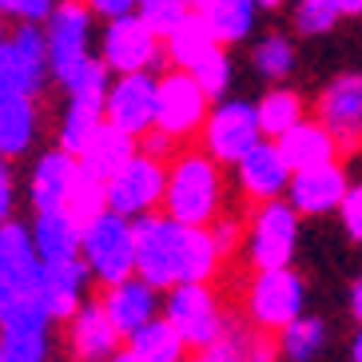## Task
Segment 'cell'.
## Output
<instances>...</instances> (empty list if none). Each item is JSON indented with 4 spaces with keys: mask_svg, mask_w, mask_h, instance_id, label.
I'll return each mask as SVG.
<instances>
[{
    "mask_svg": "<svg viewBox=\"0 0 362 362\" xmlns=\"http://www.w3.org/2000/svg\"><path fill=\"white\" fill-rule=\"evenodd\" d=\"M298 219L303 215L291 207V199H267L255 203V211L247 219L243 235V255L251 271H271V267H291L298 251Z\"/></svg>",
    "mask_w": 362,
    "mask_h": 362,
    "instance_id": "52a82bcc",
    "label": "cell"
},
{
    "mask_svg": "<svg viewBox=\"0 0 362 362\" xmlns=\"http://www.w3.org/2000/svg\"><path fill=\"white\" fill-rule=\"evenodd\" d=\"M251 68H255L263 80H271V84L287 80V76L295 72V44H291V36L263 33L255 40V48H251Z\"/></svg>",
    "mask_w": 362,
    "mask_h": 362,
    "instance_id": "d6a6232c",
    "label": "cell"
},
{
    "mask_svg": "<svg viewBox=\"0 0 362 362\" xmlns=\"http://www.w3.org/2000/svg\"><path fill=\"white\" fill-rule=\"evenodd\" d=\"M315 116L327 124V132L339 139L342 151L362 148V72L334 76L315 100Z\"/></svg>",
    "mask_w": 362,
    "mask_h": 362,
    "instance_id": "5bb4252c",
    "label": "cell"
},
{
    "mask_svg": "<svg viewBox=\"0 0 362 362\" xmlns=\"http://www.w3.org/2000/svg\"><path fill=\"white\" fill-rule=\"evenodd\" d=\"M100 60L116 76L128 72H156V68L168 60V48H163V36L151 28L139 12L128 16H116V21H104V33H100Z\"/></svg>",
    "mask_w": 362,
    "mask_h": 362,
    "instance_id": "8fae6325",
    "label": "cell"
},
{
    "mask_svg": "<svg viewBox=\"0 0 362 362\" xmlns=\"http://www.w3.org/2000/svg\"><path fill=\"white\" fill-rule=\"evenodd\" d=\"M351 319L362 322V275L354 279V287H351Z\"/></svg>",
    "mask_w": 362,
    "mask_h": 362,
    "instance_id": "f6af8a7d",
    "label": "cell"
},
{
    "mask_svg": "<svg viewBox=\"0 0 362 362\" xmlns=\"http://www.w3.org/2000/svg\"><path fill=\"white\" fill-rule=\"evenodd\" d=\"M279 342H271L263 330H227L223 339L207 346V351H192L187 362H279Z\"/></svg>",
    "mask_w": 362,
    "mask_h": 362,
    "instance_id": "4316f807",
    "label": "cell"
},
{
    "mask_svg": "<svg viewBox=\"0 0 362 362\" xmlns=\"http://www.w3.org/2000/svg\"><path fill=\"white\" fill-rule=\"evenodd\" d=\"M136 12H139V16H144V21H148L160 36H168L192 8H187V0H139Z\"/></svg>",
    "mask_w": 362,
    "mask_h": 362,
    "instance_id": "74e56055",
    "label": "cell"
},
{
    "mask_svg": "<svg viewBox=\"0 0 362 362\" xmlns=\"http://www.w3.org/2000/svg\"><path fill=\"white\" fill-rule=\"evenodd\" d=\"M4 36H8V33H4V28H0V40H4Z\"/></svg>",
    "mask_w": 362,
    "mask_h": 362,
    "instance_id": "f5cc1de1",
    "label": "cell"
},
{
    "mask_svg": "<svg viewBox=\"0 0 362 362\" xmlns=\"http://www.w3.org/2000/svg\"><path fill=\"white\" fill-rule=\"evenodd\" d=\"M64 211L72 215V219H76L80 227L92 223V219H96L100 211H107V183H104V180H96V175H88V171L80 168V180H76L72 195H68Z\"/></svg>",
    "mask_w": 362,
    "mask_h": 362,
    "instance_id": "d590c367",
    "label": "cell"
},
{
    "mask_svg": "<svg viewBox=\"0 0 362 362\" xmlns=\"http://www.w3.org/2000/svg\"><path fill=\"white\" fill-rule=\"evenodd\" d=\"M56 4L60 0H4V16H12L16 24H44Z\"/></svg>",
    "mask_w": 362,
    "mask_h": 362,
    "instance_id": "f35d334b",
    "label": "cell"
},
{
    "mask_svg": "<svg viewBox=\"0 0 362 362\" xmlns=\"http://www.w3.org/2000/svg\"><path fill=\"white\" fill-rule=\"evenodd\" d=\"M351 362H362V322H358V330H354V339H351Z\"/></svg>",
    "mask_w": 362,
    "mask_h": 362,
    "instance_id": "7dc6e473",
    "label": "cell"
},
{
    "mask_svg": "<svg viewBox=\"0 0 362 362\" xmlns=\"http://www.w3.org/2000/svg\"><path fill=\"white\" fill-rule=\"evenodd\" d=\"M192 76L203 84V92L211 100H227V92H231V76H235V64L231 56H227V44H219L215 52H207L199 60V64L192 68Z\"/></svg>",
    "mask_w": 362,
    "mask_h": 362,
    "instance_id": "8d00e7d4",
    "label": "cell"
},
{
    "mask_svg": "<svg viewBox=\"0 0 362 362\" xmlns=\"http://www.w3.org/2000/svg\"><path fill=\"white\" fill-rule=\"evenodd\" d=\"M330 342V330L319 315H298L291 327L279 330V354L287 362H319Z\"/></svg>",
    "mask_w": 362,
    "mask_h": 362,
    "instance_id": "1f68e13d",
    "label": "cell"
},
{
    "mask_svg": "<svg viewBox=\"0 0 362 362\" xmlns=\"http://www.w3.org/2000/svg\"><path fill=\"white\" fill-rule=\"evenodd\" d=\"M227 207L223 163L203 148H180L168 160V195L163 211L180 223L211 227Z\"/></svg>",
    "mask_w": 362,
    "mask_h": 362,
    "instance_id": "3957f363",
    "label": "cell"
},
{
    "mask_svg": "<svg viewBox=\"0 0 362 362\" xmlns=\"http://www.w3.org/2000/svg\"><path fill=\"white\" fill-rule=\"evenodd\" d=\"M139 151V139L128 136L124 128H116V124H104V128L92 136V144H88L84 151H80V168L88 171V175H96V180H112L124 163L132 160Z\"/></svg>",
    "mask_w": 362,
    "mask_h": 362,
    "instance_id": "484cf974",
    "label": "cell"
},
{
    "mask_svg": "<svg viewBox=\"0 0 362 362\" xmlns=\"http://www.w3.org/2000/svg\"><path fill=\"white\" fill-rule=\"evenodd\" d=\"M96 279L84 259H64V263H44V298L56 322H68L76 310L88 303V287Z\"/></svg>",
    "mask_w": 362,
    "mask_h": 362,
    "instance_id": "44dd1931",
    "label": "cell"
},
{
    "mask_svg": "<svg viewBox=\"0 0 362 362\" xmlns=\"http://www.w3.org/2000/svg\"><path fill=\"white\" fill-rule=\"evenodd\" d=\"M104 100L107 96H88V92H68L64 107H60V119H56V148L72 151L80 160V151L92 144L100 128L107 124L104 116Z\"/></svg>",
    "mask_w": 362,
    "mask_h": 362,
    "instance_id": "603a6c76",
    "label": "cell"
},
{
    "mask_svg": "<svg viewBox=\"0 0 362 362\" xmlns=\"http://www.w3.org/2000/svg\"><path fill=\"white\" fill-rule=\"evenodd\" d=\"M247 322L263 334H279L283 327L307 315V283L295 267H271V271H255L243 295Z\"/></svg>",
    "mask_w": 362,
    "mask_h": 362,
    "instance_id": "8992f818",
    "label": "cell"
},
{
    "mask_svg": "<svg viewBox=\"0 0 362 362\" xmlns=\"http://www.w3.org/2000/svg\"><path fill=\"white\" fill-rule=\"evenodd\" d=\"M291 175L283 151H279L275 139H263L247 151L243 160L235 163V180H239V192L251 203H267V199H283L291 187Z\"/></svg>",
    "mask_w": 362,
    "mask_h": 362,
    "instance_id": "ac0fdd59",
    "label": "cell"
},
{
    "mask_svg": "<svg viewBox=\"0 0 362 362\" xmlns=\"http://www.w3.org/2000/svg\"><path fill=\"white\" fill-rule=\"evenodd\" d=\"M207 4H211V0H187V8H192V12H203Z\"/></svg>",
    "mask_w": 362,
    "mask_h": 362,
    "instance_id": "f907efd6",
    "label": "cell"
},
{
    "mask_svg": "<svg viewBox=\"0 0 362 362\" xmlns=\"http://www.w3.org/2000/svg\"><path fill=\"white\" fill-rule=\"evenodd\" d=\"M107 362H139V358H136V354L128 351V346H124V351H116V354H112V358H107Z\"/></svg>",
    "mask_w": 362,
    "mask_h": 362,
    "instance_id": "681fc988",
    "label": "cell"
},
{
    "mask_svg": "<svg viewBox=\"0 0 362 362\" xmlns=\"http://www.w3.org/2000/svg\"><path fill=\"white\" fill-rule=\"evenodd\" d=\"M139 362H187L192 358V346L183 342V334L171 327L168 319H151L148 327H139L128 342H124Z\"/></svg>",
    "mask_w": 362,
    "mask_h": 362,
    "instance_id": "f1b7e54d",
    "label": "cell"
},
{
    "mask_svg": "<svg viewBox=\"0 0 362 362\" xmlns=\"http://www.w3.org/2000/svg\"><path fill=\"white\" fill-rule=\"evenodd\" d=\"M203 151H211L215 160L223 163V168H235V163L243 160L247 151L263 144V128H259V112L255 104H247V100H215L211 116L203 124Z\"/></svg>",
    "mask_w": 362,
    "mask_h": 362,
    "instance_id": "4fadbf2b",
    "label": "cell"
},
{
    "mask_svg": "<svg viewBox=\"0 0 362 362\" xmlns=\"http://www.w3.org/2000/svg\"><path fill=\"white\" fill-rule=\"evenodd\" d=\"M44 298V259L33 243L28 223H0V330L52 327Z\"/></svg>",
    "mask_w": 362,
    "mask_h": 362,
    "instance_id": "7a4b0ae2",
    "label": "cell"
},
{
    "mask_svg": "<svg viewBox=\"0 0 362 362\" xmlns=\"http://www.w3.org/2000/svg\"><path fill=\"white\" fill-rule=\"evenodd\" d=\"M16 219V175H12V160L0 156V223Z\"/></svg>",
    "mask_w": 362,
    "mask_h": 362,
    "instance_id": "60d3db41",
    "label": "cell"
},
{
    "mask_svg": "<svg viewBox=\"0 0 362 362\" xmlns=\"http://www.w3.org/2000/svg\"><path fill=\"white\" fill-rule=\"evenodd\" d=\"M259 12H263V8H259L255 0H211V4L199 12V16L207 21V28L215 33V40L231 48V44L251 40Z\"/></svg>",
    "mask_w": 362,
    "mask_h": 362,
    "instance_id": "f546056e",
    "label": "cell"
},
{
    "mask_svg": "<svg viewBox=\"0 0 362 362\" xmlns=\"http://www.w3.org/2000/svg\"><path fill=\"white\" fill-rule=\"evenodd\" d=\"M33 243L40 251L44 263H64V259H80V243H84V227L76 223L68 211H33Z\"/></svg>",
    "mask_w": 362,
    "mask_h": 362,
    "instance_id": "d4e9b609",
    "label": "cell"
},
{
    "mask_svg": "<svg viewBox=\"0 0 362 362\" xmlns=\"http://www.w3.org/2000/svg\"><path fill=\"white\" fill-rule=\"evenodd\" d=\"M279 151H283V160H287L291 171H307V168H322V163H334L339 160V139L327 132L319 116L315 119H298L295 128L287 136L275 139Z\"/></svg>",
    "mask_w": 362,
    "mask_h": 362,
    "instance_id": "7402d4cb",
    "label": "cell"
},
{
    "mask_svg": "<svg viewBox=\"0 0 362 362\" xmlns=\"http://www.w3.org/2000/svg\"><path fill=\"white\" fill-rule=\"evenodd\" d=\"M52 358V327L0 330V362H48Z\"/></svg>",
    "mask_w": 362,
    "mask_h": 362,
    "instance_id": "836d02e7",
    "label": "cell"
},
{
    "mask_svg": "<svg viewBox=\"0 0 362 362\" xmlns=\"http://www.w3.org/2000/svg\"><path fill=\"white\" fill-rule=\"evenodd\" d=\"M40 136V104L36 96H0V156L24 160Z\"/></svg>",
    "mask_w": 362,
    "mask_h": 362,
    "instance_id": "cb8c5ba5",
    "label": "cell"
},
{
    "mask_svg": "<svg viewBox=\"0 0 362 362\" xmlns=\"http://www.w3.org/2000/svg\"><path fill=\"white\" fill-rule=\"evenodd\" d=\"M100 303H104L107 319L119 327L124 339H132L139 327H148L151 319L163 315V291H156L148 279H139V275L124 279V283H116V287H104Z\"/></svg>",
    "mask_w": 362,
    "mask_h": 362,
    "instance_id": "ffe728a7",
    "label": "cell"
},
{
    "mask_svg": "<svg viewBox=\"0 0 362 362\" xmlns=\"http://www.w3.org/2000/svg\"><path fill=\"white\" fill-rule=\"evenodd\" d=\"M163 319L180 330L192 351H207L231 330L211 283H180V287L163 291Z\"/></svg>",
    "mask_w": 362,
    "mask_h": 362,
    "instance_id": "30bf717a",
    "label": "cell"
},
{
    "mask_svg": "<svg viewBox=\"0 0 362 362\" xmlns=\"http://www.w3.org/2000/svg\"><path fill=\"white\" fill-rule=\"evenodd\" d=\"M139 148L148 151V156H156V160H171L175 151H180V144L168 136V132H160V128H151L148 136L139 139Z\"/></svg>",
    "mask_w": 362,
    "mask_h": 362,
    "instance_id": "7bdbcfd3",
    "label": "cell"
},
{
    "mask_svg": "<svg viewBox=\"0 0 362 362\" xmlns=\"http://www.w3.org/2000/svg\"><path fill=\"white\" fill-rule=\"evenodd\" d=\"M163 195H168V160H156L144 148L107 180V207L128 219L163 211Z\"/></svg>",
    "mask_w": 362,
    "mask_h": 362,
    "instance_id": "7c38bea8",
    "label": "cell"
},
{
    "mask_svg": "<svg viewBox=\"0 0 362 362\" xmlns=\"http://www.w3.org/2000/svg\"><path fill=\"white\" fill-rule=\"evenodd\" d=\"M80 259L88 263L96 287H116L136 275V219L119 211H100L92 223H84Z\"/></svg>",
    "mask_w": 362,
    "mask_h": 362,
    "instance_id": "5b68a950",
    "label": "cell"
},
{
    "mask_svg": "<svg viewBox=\"0 0 362 362\" xmlns=\"http://www.w3.org/2000/svg\"><path fill=\"white\" fill-rule=\"evenodd\" d=\"M156 80L151 72H128V76H112L104 100V116L107 124L124 128L128 136L144 139L156 128Z\"/></svg>",
    "mask_w": 362,
    "mask_h": 362,
    "instance_id": "9a60e30c",
    "label": "cell"
},
{
    "mask_svg": "<svg viewBox=\"0 0 362 362\" xmlns=\"http://www.w3.org/2000/svg\"><path fill=\"white\" fill-rule=\"evenodd\" d=\"M96 12L88 8V0H60L56 12L44 21L48 33V60H52V80L60 88H72L88 68L96 64L92 52V33H96Z\"/></svg>",
    "mask_w": 362,
    "mask_h": 362,
    "instance_id": "277c9868",
    "label": "cell"
},
{
    "mask_svg": "<svg viewBox=\"0 0 362 362\" xmlns=\"http://www.w3.org/2000/svg\"><path fill=\"white\" fill-rule=\"evenodd\" d=\"M64 342H68V358L72 362H107L116 351H124V334L112 319L100 298H88L84 307L76 310L64 322Z\"/></svg>",
    "mask_w": 362,
    "mask_h": 362,
    "instance_id": "2e32d148",
    "label": "cell"
},
{
    "mask_svg": "<svg viewBox=\"0 0 362 362\" xmlns=\"http://www.w3.org/2000/svg\"><path fill=\"white\" fill-rule=\"evenodd\" d=\"M255 4H259V8H263V12H279V8H283V4H287V0H255Z\"/></svg>",
    "mask_w": 362,
    "mask_h": 362,
    "instance_id": "c3c4849f",
    "label": "cell"
},
{
    "mask_svg": "<svg viewBox=\"0 0 362 362\" xmlns=\"http://www.w3.org/2000/svg\"><path fill=\"white\" fill-rule=\"evenodd\" d=\"M215 100L203 92V84L195 80L187 68H168L156 80V128L168 132L175 144L203 136V124L211 116Z\"/></svg>",
    "mask_w": 362,
    "mask_h": 362,
    "instance_id": "9c48e42d",
    "label": "cell"
},
{
    "mask_svg": "<svg viewBox=\"0 0 362 362\" xmlns=\"http://www.w3.org/2000/svg\"><path fill=\"white\" fill-rule=\"evenodd\" d=\"M0 16H4V0H0Z\"/></svg>",
    "mask_w": 362,
    "mask_h": 362,
    "instance_id": "816d5d0a",
    "label": "cell"
},
{
    "mask_svg": "<svg viewBox=\"0 0 362 362\" xmlns=\"http://www.w3.org/2000/svg\"><path fill=\"white\" fill-rule=\"evenodd\" d=\"M255 112H259V128H263L267 139H279L295 128L298 119H307V107H303V96L295 88H267L263 96L255 100Z\"/></svg>",
    "mask_w": 362,
    "mask_h": 362,
    "instance_id": "4dcf8cb0",
    "label": "cell"
},
{
    "mask_svg": "<svg viewBox=\"0 0 362 362\" xmlns=\"http://www.w3.org/2000/svg\"><path fill=\"white\" fill-rule=\"evenodd\" d=\"M80 180V160L64 148H48L28 171V203L33 211H64L68 195Z\"/></svg>",
    "mask_w": 362,
    "mask_h": 362,
    "instance_id": "d6986e66",
    "label": "cell"
},
{
    "mask_svg": "<svg viewBox=\"0 0 362 362\" xmlns=\"http://www.w3.org/2000/svg\"><path fill=\"white\" fill-rule=\"evenodd\" d=\"M163 48H168L171 68H187V72H192L203 56L219 48V40H215V33L207 28V21H203L199 12H187V16L163 36Z\"/></svg>",
    "mask_w": 362,
    "mask_h": 362,
    "instance_id": "83f0119b",
    "label": "cell"
},
{
    "mask_svg": "<svg viewBox=\"0 0 362 362\" xmlns=\"http://www.w3.org/2000/svg\"><path fill=\"white\" fill-rule=\"evenodd\" d=\"M52 80L44 24H16L0 40V96H40Z\"/></svg>",
    "mask_w": 362,
    "mask_h": 362,
    "instance_id": "ba28073f",
    "label": "cell"
},
{
    "mask_svg": "<svg viewBox=\"0 0 362 362\" xmlns=\"http://www.w3.org/2000/svg\"><path fill=\"white\" fill-rule=\"evenodd\" d=\"M342 8V21H351V16H362V0H339Z\"/></svg>",
    "mask_w": 362,
    "mask_h": 362,
    "instance_id": "bcb514c9",
    "label": "cell"
},
{
    "mask_svg": "<svg viewBox=\"0 0 362 362\" xmlns=\"http://www.w3.org/2000/svg\"><path fill=\"white\" fill-rule=\"evenodd\" d=\"M211 235H215V243H219V251H223V255H235V247H239V235H247V231L223 211V215H219V219L211 223Z\"/></svg>",
    "mask_w": 362,
    "mask_h": 362,
    "instance_id": "b9f144b4",
    "label": "cell"
},
{
    "mask_svg": "<svg viewBox=\"0 0 362 362\" xmlns=\"http://www.w3.org/2000/svg\"><path fill=\"white\" fill-rule=\"evenodd\" d=\"M346 192H351V175L334 160V163H322V168L295 171L291 187H287V199L303 219H319V215H330V211L339 215Z\"/></svg>",
    "mask_w": 362,
    "mask_h": 362,
    "instance_id": "e0dca14e",
    "label": "cell"
},
{
    "mask_svg": "<svg viewBox=\"0 0 362 362\" xmlns=\"http://www.w3.org/2000/svg\"><path fill=\"white\" fill-rule=\"evenodd\" d=\"M339 0H295V8H291V24L298 36H327L339 28Z\"/></svg>",
    "mask_w": 362,
    "mask_h": 362,
    "instance_id": "e575fe53",
    "label": "cell"
},
{
    "mask_svg": "<svg viewBox=\"0 0 362 362\" xmlns=\"http://www.w3.org/2000/svg\"><path fill=\"white\" fill-rule=\"evenodd\" d=\"M88 8L96 12L100 21H116V16H128L139 8V0H88Z\"/></svg>",
    "mask_w": 362,
    "mask_h": 362,
    "instance_id": "ee69618b",
    "label": "cell"
},
{
    "mask_svg": "<svg viewBox=\"0 0 362 362\" xmlns=\"http://www.w3.org/2000/svg\"><path fill=\"white\" fill-rule=\"evenodd\" d=\"M223 251L211 227H192L171 219L168 211H151L136 219V275L156 291H171L180 283H215Z\"/></svg>",
    "mask_w": 362,
    "mask_h": 362,
    "instance_id": "6da1fadb",
    "label": "cell"
},
{
    "mask_svg": "<svg viewBox=\"0 0 362 362\" xmlns=\"http://www.w3.org/2000/svg\"><path fill=\"white\" fill-rule=\"evenodd\" d=\"M339 223L354 243H362V180L351 183V192H346V199L339 207Z\"/></svg>",
    "mask_w": 362,
    "mask_h": 362,
    "instance_id": "ab89813d",
    "label": "cell"
}]
</instances>
